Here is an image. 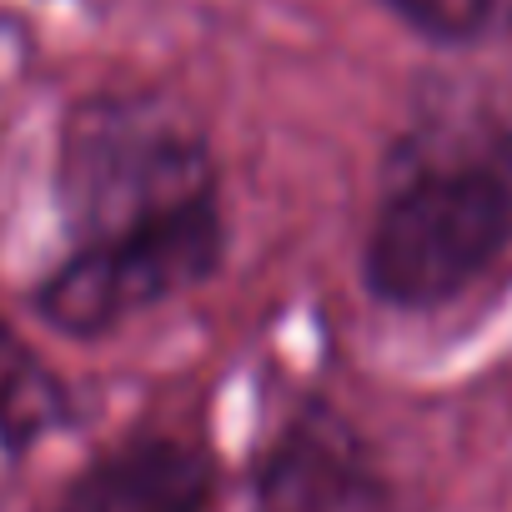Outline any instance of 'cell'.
Masks as SVG:
<instances>
[{"instance_id":"obj_3","label":"cell","mask_w":512,"mask_h":512,"mask_svg":"<svg viewBox=\"0 0 512 512\" xmlns=\"http://www.w3.org/2000/svg\"><path fill=\"white\" fill-rule=\"evenodd\" d=\"M246 512H402V492L337 402L302 397L251 457Z\"/></svg>"},{"instance_id":"obj_6","label":"cell","mask_w":512,"mask_h":512,"mask_svg":"<svg viewBox=\"0 0 512 512\" xmlns=\"http://www.w3.org/2000/svg\"><path fill=\"white\" fill-rule=\"evenodd\" d=\"M432 46H487L512 36V0H382Z\"/></svg>"},{"instance_id":"obj_2","label":"cell","mask_w":512,"mask_h":512,"mask_svg":"<svg viewBox=\"0 0 512 512\" xmlns=\"http://www.w3.org/2000/svg\"><path fill=\"white\" fill-rule=\"evenodd\" d=\"M512 246V121H422L392 151L362 241V287L397 312L462 297Z\"/></svg>"},{"instance_id":"obj_5","label":"cell","mask_w":512,"mask_h":512,"mask_svg":"<svg viewBox=\"0 0 512 512\" xmlns=\"http://www.w3.org/2000/svg\"><path fill=\"white\" fill-rule=\"evenodd\" d=\"M76 422L66 382L41 362V352L0 317V452L26 457L46 437Z\"/></svg>"},{"instance_id":"obj_4","label":"cell","mask_w":512,"mask_h":512,"mask_svg":"<svg viewBox=\"0 0 512 512\" xmlns=\"http://www.w3.org/2000/svg\"><path fill=\"white\" fill-rule=\"evenodd\" d=\"M46 512H221V462L176 432H131L101 447Z\"/></svg>"},{"instance_id":"obj_1","label":"cell","mask_w":512,"mask_h":512,"mask_svg":"<svg viewBox=\"0 0 512 512\" xmlns=\"http://www.w3.org/2000/svg\"><path fill=\"white\" fill-rule=\"evenodd\" d=\"M56 201L71 251L36 287V312L66 337H106L221 267L216 161L161 96L81 101L61 126Z\"/></svg>"}]
</instances>
